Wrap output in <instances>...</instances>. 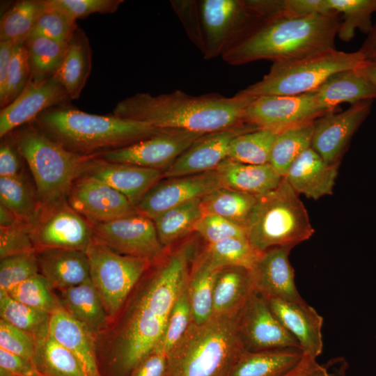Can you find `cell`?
I'll use <instances>...</instances> for the list:
<instances>
[{
	"mask_svg": "<svg viewBox=\"0 0 376 376\" xmlns=\"http://www.w3.org/2000/svg\"><path fill=\"white\" fill-rule=\"evenodd\" d=\"M187 283L171 308L163 336L157 345L167 354L184 335L193 321Z\"/></svg>",
	"mask_w": 376,
	"mask_h": 376,
	"instance_id": "47",
	"label": "cell"
},
{
	"mask_svg": "<svg viewBox=\"0 0 376 376\" xmlns=\"http://www.w3.org/2000/svg\"><path fill=\"white\" fill-rule=\"evenodd\" d=\"M29 224L36 252L49 249L85 251L94 240L91 224L67 201L40 205Z\"/></svg>",
	"mask_w": 376,
	"mask_h": 376,
	"instance_id": "11",
	"label": "cell"
},
{
	"mask_svg": "<svg viewBox=\"0 0 376 376\" xmlns=\"http://www.w3.org/2000/svg\"><path fill=\"white\" fill-rule=\"evenodd\" d=\"M0 203L18 219L28 223L40 206L36 189L24 173L15 177H0Z\"/></svg>",
	"mask_w": 376,
	"mask_h": 376,
	"instance_id": "40",
	"label": "cell"
},
{
	"mask_svg": "<svg viewBox=\"0 0 376 376\" xmlns=\"http://www.w3.org/2000/svg\"><path fill=\"white\" fill-rule=\"evenodd\" d=\"M0 145V177H15L24 173L19 152L10 134L3 137Z\"/></svg>",
	"mask_w": 376,
	"mask_h": 376,
	"instance_id": "56",
	"label": "cell"
},
{
	"mask_svg": "<svg viewBox=\"0 0 376 376\" xmlns=\"http://www.w3.org/2000/svg\"><path fill=\"white\" fill-rule=\"evenodd\" d=\"M47 3V8L38 18L31 34L68 43L78 28L76 20L52 6L48 0Z\"/></svg>",
	"mask_w": 376,
	"mask_h": 376,
	"instance_id": "48",
	"label": "cell"
},
{
	"mask_svg": "<svg viewBox=\"0 0 376 376\" xmlns=\"http://www.w3.org/2000/svg\"><path fill=\"white\" fill-rule=\"evenodd\" d=\"M314 123L294 126L279 132L272 146L269 163L285 177L297 158L311 147Z\"/></svg>",
	"mask_w": 376,
	"mask_h": 376,
	"instance_id": "37",
	"label": "cell"
},
{
	"mask_svg": "<svg viewBox=\"0 0 376 376\" xmlns=\"http://www.w3.org/2000/svg\"><path fill=\"white\" fill-rule=\"evenodd\" d=\"M203 133L163 129L158 134L132 145L100 154L110 162L127 164L164 171Z\"/></svg>",
	"mask_w": 376,
	"mask_h": 376,
	"instance_id": "13",
	"label": "cell"
},
{
	"mask_svg": "<svg viewBox=\"0 0 376 376\" xmlns=\"http://www.w3.org/2000/svg\"><path fill=\"white\" fill-rule=\"evenodd\" d=\"M373 102L360 101L342 112H329L316 119L311 148L327 163L340 162L352 136L370 113Z\"/></svg>",
	"mask_w": 376,
	"mask_h": 376,
	"instance_id": "18",
	"label": "cell"
},
{
	"mask_svg": "<svg viewBox=\"0 0 376 376\" xmlns=\"http://www.w3.org/2000/svg\"><path fill=\"white\" fill-rule=\"evenodd\" d=\"M313 91L318 106L327 113L344 102L376 99V89L357 68L332 75Z\"/></svg>",
	"mask_w": 376,
	"mask_h": 376,
	"instance_id": "29",
	"label": "cell"
},
{
	"mask_svg": "<svg viewBox=\"0 0 376 376\" xmlns=\"http://www.w3.org/2000/svg\"><path fill=\"white\" fill-rule=\"evenodd\" d=\"M201 199L178 205L153 219L158 237L164 248L193 232L195 224L203 214Z\"/></svg>",
	"mask_w": 376,
	"mask_h": 376,
	"instance_id": "38",
	"label": "cell"
},
{
	"mask_svg": "<svg viewBox=\"0 0 376 376\" xmlns=\"http://www.w3.org/2000/svg\"><path fill=\"white\" fill-rule=\"evenodd\" d=\"M265 299L281 324L298 342L304 354L317 359L323 348V318L304 300Z\"/></svg>",
	"mask_w": 376,
	"mask_h": 376,
	"instance_id": "22",
	"label": "cell"
},
{
	"mask_svg": "<svg viewBox=\"0 0 376 376\" xmlns=\"http://www.w3.org/2000/svg\"><path fill=\"white\" fill-rule=\"evenodd\" d=\"M36 344L33 336L0 319V348L32 361Z\"/></svg>",
	"mask_w": 376,
	"mask_h": 376,
	"instance_id": "53",
	"label": "cell"
},
{
	"mask_svg": "<svg viewBox=\"0 0 376 376\" xmlns=\"http://www.w3.org/2000/svg\"><path fill=\"white\" fill-rule=\"evenodd\" d=\"M292 246H276L259 254L249 273L254 290L267 297L302 301L289 261Z\"/></svg>",
	"mask_w": 376,
	"mask_h": 376,
	"instance_id": "21",
	"label": "cell"
},
{
	"mask_svg": "<svg viewBox=\"0 0 376 376\" xmlns=\"http://www.w3.org/2000/svg\"><path fill=\"white\" fill-rule=\"evenodd\" d=\"M238 329L246 351L301 348L274 314L265 297L256 290L239 312Z\"/></svg>",
	"mask_w": 376,
	"mask_h": 376,
	"instance_id": "15",
	"label": "cell"
},
{
	"mask_svg": "<svg viewBox=\"0 0 376 376\" xmlns=\"http://www.w3.org/2000/svg\"><path fill=\"white\" fill-rule=\"evenodd\" d=\"M260 129L246 121L204 134L164 171V178L201 173L216 169L227 158L231 141L238 135Z\"/></svg>",
	"mask_w": 376,
	"mask_h": 376,
	"instance_id": "19",
	"label": "cell"
},
{
	"mask_svg": "<svg viewBox=\"0 0 376 376\" xmlns=\"http://www.w3.org/2000/svg\"><path fill=\"white\" fill-rule=\"evenodd\" d=\"M56 8L72 19H84L94 13H113L123 0H48Z\"/></svg>",
	"mask_w": 376,
	"mask_h": 376,
	"instance_id": "52",
	"label": "cell"
},
{
	"mask_svg": "<svg viewBox=\"0 0 376 376\" xmlns=\"http://www.w3.org/2000/svg\"><path fill=\"white\" fill-rule=\"evenodd\" d=\"M364 59H376V23L359 49Z\"/></svg>",
	"mask_w": 376,
	"mask_h": 376,
	"instance_id": "61",
	"label": "cell"
},
{
	"mask_svg": "<svg viewBox=\"0 0 376 376\" xmlns=\"http://www.w3.org/2000/svg\"><path fill=\"white\" fill-rule=\"evenodd\" d=\"M278 0H199L206 60L222 56L264 20L279 13Z\"/></svg>",
	"mask_w": 376,
	"mask_h": 376,
	"instance_id": "8",
	"label": "cell"
},
{
	"mask_svg": "<svg viewBox=\"0 0 376 376\" xmlns=\"http://www.w3.org/2000/svg\"><path fill=\"white\" fill-rule=\"evenodd\" d=\"M260 253L251 246L247 239L228 238L207 244L201 255L213 267H241L250 269Z\"/></svg>",
	"mask_w": 376,
	"mask_h": 376,
	"instance_id": "44",
	"label": "cell"
},
{
	"mask_svg": "<svg viewBox=\"0 0 376 376\" xmlns=\"http://www.w3.org/2000/svg\"><path fill=\"white\" fill-rule=\"evenodd\" d=\"M22 221L11 211L0 205V227H8Z\"/></svg>",
	"mask_w": 376,
	"mask_h": 376,
	"instance_id": "63",
	"label": "cell"
},
{
	"mask_svg": "<svg viewBox=\"0 0 376 376\" xmlns=\"http://www.w3.org/2000/svg\"><path fill=\"white\" fill-rule=\"evenodd\" d=\"M67 202L91 224L107 222L137 212L125 196L88 173L75 180Z\"/></svg>",
	"mask_w": 376,
	"mask_h": 376,
	"instance_id": "17",
	"label": "cell"
},
{
	"mask_svg": "<svg viewBox=\"0 0 376 376\" xmlns=\"http://www.w3.org/2000/svg\"><path fill=\"white\" fill-rule=\"evenodd\" d=\"M254 98L239 93L230 97L215 93L194 96L179 90L158 95L137 93L118 102L113 114L160 129L207 134L244 121Z\"/></svg>",
	"mask_w": 376,
	"mask_h": 376,
	"instance_id": "1",
	"label": "cell"
},
{
	"mask_svg": "<svg viewBox=\"0 0 376 376\" xmlns=\"http://www.w3.org/2000/svg\"><path fill=\"white\" fill-rule=\"evenodd\" d=\"M258 201V196L226 187L218 188L201 199L203 214L224 217L246 228Z\"/></svg>",
	"mask_w": 376,
	"mask_h": 376,
	"instance_id": "33",
	"label": "cell"
},
{
	"mask_svg": "<svg viewBox=\"0 0 376 376\" xmlns=\"http://www.w3.org/2000/svg\"><path fill=\"white\" fill-rule=\"evenodd\" d=\"M36 253L39 273L52 290H64L90 279V265L85 251L49 249Z\"/></svg>",
	"mask_w": 376,
	"mask_h": 376,
	"instance_id": "26",
	"label": "cell"
},
{
	"mask_svg": "<svg viewBox=\"0 0 376 376\" xmlns=\"http://www.w3.org/2000/svg\"><path fill=\"white\" fill-rule=\"evenodd\" d=\"M363 60L359 50L345 52L332 49L299 59L274 62L260 80L238 93L254 97L310 93L332 75L356 68Z\"/></svg>",
	"mask_w": 376,
	"mask_h": 376,
	"instance_id": "9",
	"label": "cell"
},
{
	"mask_svg": "<svg viewBox=\"0 0 376 376\" xmlns=\"http://www.w3.org/2000/svg\"><path fill=\"white\" fill-rule=\"evenodd\" d=\"M92 68V49L88 38L77 28L68 43L64 59L55 76L70 100L79 97Z\"/></svg>",
	"mask_w": 376,
	"mask_h": 376,
	"instance_id": "31",
	"label": "cell"
},
{
	"mask_svg": "<svg viewBox=\"0 0 376 376\" xmlns=\"http://www.w3.org/2000/svg\"><path fill=\"white\" fill-rule=\"evenodd\" d=\"M70 99L54 75L43 80L30 78L23 92L0 111V137L33 121L43 111L63 106Z\"/></svg>",
	"mask_w": 376,
	"mask_h": 376,
	"instance_id": "20",
	"label": "cell"
},
{
	"mask_svg": "<svg viewBox=\"0 0 376 376\" xmlns=\"http://www.w3.org/2000/svg\"><path fill=\"white\" fill-rule=\"evenodd\" d=\"M36 252L28 222L19 221L8 227H0V259Z\"/></svg>",
	"mask_w": 376,
	"mask_h": 376,
	"instance_id": "51",
	"label": "cell"
},
{
	"mask_svg": "<svg viewBox=\"0 0 376 376\" xmlns=\"http://www.w3.org/2000/svg\"><path fill=\"white\" fill-rule=\"evenodd\" d=\"M90 279L111 320L152 262L119 253L96 240L85 250Z\"/></svg>",
	"mask_w": 376,
	"mask_h": 376,
	"instance_id": "10",
	"label": "cell"
},
{
	"mask_svg": "<svg viewBox=\"0 0 376 376\" xmlns=\"http://www.w3.org/2000/svg\"><path fill=\"white\" fill-rule=\"evenodd\" d=\"M193 231L207 244L228 238L246 239L245 228L224 217L212 214H203L195 224Z\"/></svg>",
	"mask_w": 376,
	"mask_h": 376,
	"instance_id": "50",
	"label": "cell"
},
{
	"mask_svg": "<svg viewBox=\"0 0 376 376\" xmlns=\"http://www.w3.org/2000/svg\"><path fill=\"white\" fill-rule=\"evenodd\" d=\"M281 15L288 17L335 14L329 10L327 0H281Z\"/></svg>",
	"mask_w": 376,
	"mask_h": 376,
	"instance_id": "57",
	"label": "cell"
},
{
	"mask_svg": "<svg viewBox=\"0 0 376 376\" xmlns=\"http://www.w3.org/2000/svg\"><path fill=\"white\" fill-rule=\"evenodd\" d=\"M15 45L9 40H0V88L5 83Z\"/></svg>",
	"mask_w": 376,
	"mask_h": 376,
	"instance_id": "60",
	"label": "cell"
},
{
	"mask_svg": "<svg viewBox=\"0 0 376 376\" xmlns=\"http://www.w3.org/2000/svg\"><path fill=\"white\" fill-rule=\"evenodd\" d=\"M32 174L40 205L67 201L76 180L86 173L97 155L72 152L52 141L34 124L8 134Z\"/></svg>",
	"mask_w": 376,
	"mask_h": 376,
	"instance_id": "6",
	"label": "cell"
},
{
	"mask_svg": "<svg viewBox=\"0 0 376 376\" xmlns=\"http://www.w3.org/2000/svg\"><path fill=\"white\" fill-rule=\"evenodd\" d=\"M0 316L37 341L48 335L50 313L19 302L3 290H0Z\"/></svg>",
	"mask_w": 376,
	"mask_h": 376,
	"instance_id": "42",
	"label": "cell"
},
{
	"mask_svg": "<svg viewBox=\"0 0 376 376\" xmlns=\"http://www.w3.org/2000/svg\"><path fill=\"white\" fill-rule=\"evenodd\" d=\"M167 353L157 345L133 369L129 376H165Z\"/></svg>",
	"mask_w": 376,
	"mask_h": 376,
	"instance_id": "58",
	"label": "cell"
},
{
	"mask_svg": "<svg viewBox=\"0 0 376 376\" xmlns=\"http://www.w3.org/2000/svg\"><path fill=\"white\" fill-rule=\"evenodd\" d=\"M39 273L36 252L18 254L1 259L0 290L12 288Z\"/></svg>",
	"mask_w": 376,
	"mask_h": 376,
	"instance_id": "49",
	"label": "cell"
},
{
	"mask_svg": "<svg viewBox=\"0 0 376 376\" xmlns=\"http://www.w3.org/2000/svg\"><path fill=\"white\" fill-rule=\"evenodd\" d=\"M222 187L260 196L275 189L283 177L269 164H249L225 159L216 169Z\"/></svg>",
	"mask_w": 376,
	"mask_h": 376,
	"instance_id": "27",
	"label": "cell"
},
{
	"mask_svg": "<svg viewBox=\"0 0 376 376\" xmlns=\"http://www.w3.org/2000/svg\"><path fill=\"white\" fill-rule=\"evenodd\" d=\"M339 165L327 163L311 147L292 164L285 178L297 194L318 200L333 194Z\"/></svg>",
	"mask_w": 376,
	"mask_h": 376,
	"instance_id": "25",
	"label": "cell"
},
{
	"mask_svg": "<svg viewBox=\"0 0 376 376\" xmlns=\"http://www.w3.org/2000/svg\"><path fill=\"white\" fill-rule=\"evenodd\" d=\"M0 368L14 376H44L31 360L0 348Z\"/></svg>",
	"mask_w": 376,
	"mask_h": 376,
	"instance_id": "59",
	"label": "cell"
},
{
	"mask_svg": "<svg viewBox=\"0 0 376 376\" xmlns=\"http://www.w3.org/2000/svg\"><path fill=\"white\" fill-rule=\"evenodd\" d=\"M331 11L340 16L341 23L337 36L349 42L355 31L368 34L373 24L371 15L376 11V0H327Z\"/></svg>",
	"mask_w": 376,
	"mask_h": 376,
	"instance_id": "43",
	"label": "cell"
},
{
	"mask_svg": "<svg viewBox=\"0 0 376 376\" xmlns=\"http://www.w3.org/2000/svg\"><path fill=\"white\" fill-rule=\"evenodd\" d=\"M33 122L52 141L81 155H97L121 148L163 130L113 114L88 113L65 105L43 111Z\"/></svg>",
	"mask_w": 376,
	"mask_h": 376,
	"instance_id": "4",
	"label": "cell"
},
{
	"mask_svg": "<svg viewBox=\"0 0 376 376\" xmlns=\"http://www.w3.org/2000/svg\"><path fill=\"white\" fill-rule=\"evenodd\" d=\"M245 230L258 253L276 246L294 247L315 232L304 203L285 177L275 189L258 196Z\"/></svg>",
	"mask_w": 376,
	"mask_h": 376,
	"instance_id": "7",
	"label": "cell"
},
{
	"mask_svg": "<svg viewBox=\"0 0 376 376\" xmlns=\"http://www.w3.org/2000/svg\"><path fill=\"white\" fill-rule=\"evenodd\" d=\"M340 23V16L336 13L272 17L221 58L231 65H240L260 60L288 61L336 49L335 40Z\"/></svg>",
	"mask_w": 376,
	"mask_h": 376,
	"instance_id": "2",
	"label": "cell"
},
{
	"mask_svg": "<svg viewBox=\"0 0 376 376\" xmlns=\"http://www.w3.org/2000/svg\"><path fill=\"white\" fill-rule=\"evenodd\" d=\"M91 225L94 239L119 253L152 263L164 253L153 220L138 212Z\"/></svg>",
	"mask_w": 376,
	"mask_h": 376,
	"instance_id": "12",
	"label": "cell"
},
{
	"mask_svg": "<svg viewBox=\"0 0 376 376\" xmlns=\"http://www.w3.org/2000/svg\"><path fill=\"white\" fill-rule=\"evenodd\" d=\"M52 290L47 281L38 273L7 292L19 302L51 314L59 303Z\"/></svg>",
	"mask_w": 376,
	"mask_h": 376,
	"instance_id": "45",
	"label": "cell"
},
{
	"mask_svg": "<svg viewBox=\"0 0 376 376\" xmlns=\"http://www.w3.org/2000/svg\"><path fill=\"white\" fill-rule=\"evenodd\" d=\"M47 6V0L15 2L1 18L0 40L24 44Z\"/></svg>",
	"mask_w": 376,
	"mask_h": 376,
	"instance_id": "36",
	"label": "cell"
},
{
	"mask_svg": "<svg viewBox=\"0 0 376 376\" xmlns=\"http://www.w3.org/2000/svg\"><path fill=\"white\" fill-rule=\"evenodd\" d=\"M125 196L135 207L145 194L164 178L159 169L107 162L97 156L86 173Z\"/></svg>",
	"mask_w": 376,
	"mask_h": 376,
	"instance_id": "23",
	"label": "cell"
},
{
	"mask_svg": "<svg viewBox=\"0 0 376 376\" xmlns=\"http://www.w3.org/2000/svg\"><path fill=\"white\" fill-rule=\"evenodd\" d=\"M327 113L318 106L312 91L297 95L256 97L246 109L244 120L259 128L281 132L313 122Z\"/></svg>",
	"mask_w": 376,
	"mask_h": 376,
	"instance_id": "14",
	"label": "cell"
},
{
	"mask_svg": "<svg viewBox=\"0 0 376 376\" xmlns=\"http://www.w3.org/2000/svg\"><path fill=\"white\" fill-rule=\"evenodd\" d=\"M347 368L343 358H336L322 365L317 359L304 354L300 363L282 376H347Z\"/></svg>",
	"mask_w": 376,
	"mask_h": 376,
	"instance_id": "55",
	"label": "cell"
},
{
	"mask_svg": "<svg viewBox=\"0 0 376 376\" xmlns=\"http://www.w3.org/2000/svg\"><path fill=\"white\" fill-rule=\"evenodd\" d=\"M303 357L299 347L245 350L229 376H282L294 369Z\"/></svg>",
	"mask_w": 376,
	"mask_h": 376,
	"instance_id": "30",
	"label": "cell"
},
{
	"mask_svg": "<svg viewBox=\"0 0 376 376\" xmlns=\"http://www.w3.org/2000/svg\"><path fill=\"white\" fill-rule=\"evenodd\" d=\"M32 361L44 376H87L77 357L49 335L37 341Z\"/></svg>",
	"mask_w": 376,
	"mask_h": 376,
	"instance_id": "35",
	"label": "cell"
},
{
	"mask_svg": "<svg viewBox=\"0 0 376 376\" xmlns=\"http://www.w3.org/2000/svg\"><path fill=\"white\" fill-rule=\"evenodd\" d=\"M218 269L200 254L196 258L187 283L193 322L201 324L213 315V292Z\"/></svg>",
	"mask_w": 376,
	"mask_h": 376,
	"instance_id": "34",
	"label": "cell"
},
{
	"mask_svg": "<svg viewBox=\"0 0 376 376\" xmlns=\"http://www.w3.org/2000/svg\"><path fill=\"white\" fill-rule=\"evenodd\" d=\"M249 270L241 267L218 269L213 292V315L238 313L254 291Z\"/></svg>",
	"mask_w": 376,
	"mask_h": 376,
	"instance_id": "32",
	"label": "cell"
},
{
	"mask_svg": "<svg viewBox=\"0 0 376 376\" xmlns=\"http://www.w3.org/2000/svg\"><path fill=\"white\" fill-rule=\"evenodd\" d=\"M59 291L58 299L63 308L97 339L108 330L110 319L91 279Z\"/></svg>",
	"mask_w": 376,
	"mask_h": 376,
	"instance_id": "28",
	"label": "cell"
},
{
	"mask_svg": "<svg viewBox=\"0 0 376 376\" xmlns=\"http://www.w3.org/2000/svg\"><path fill=\"white\" fill-rule=\"evenodd\" d=\"M170 4L182 23L188 38L201 52L203 36L199 1L171 0Z\"/></svg>",
	"mask_w": 376,
	"mask_h": 376,
	"instance_id": "54",
	"label": "cell"
},
{
	"mask_svg": "<svg viewBox=\"0 0 376 376\" xmlns=\"http://www.w3.org/2000/svg\"><path fill=\"white\" fill-rule=\"evenodd\" d=\"M357 69L376 89V59H364Z\"/></svg>",
	"mask_w": 376,
	"mask_h": 376,
	"instance_id": "62",
	"label": "cell"
},
{
	"mask_svg": "<svg viewBox=\"0 0 376 376\" xmlns=\"http://www.w3.org/2000/svg\"><path fill=\"white\" fill-rule=\"evenodd\" d=\"M220 187L222 186L216 169L162 178L145 194L136 209L138 212L153 220L173 207L203 198Z\"/></svg>",
	"mask_w": 376,
	"mask_h": 376,
	"instance_id": "16",
	"label": "cell"
},
{
	"mask_svg": "<svg viewBox=\"0 0 376 376\" xmlns=\"http://www.w3.org/2000/svg\"><path fill=\"white\" fill-rule=\"evenodd\" d=\"M239 312L213 315L201 324L192 321L167 354L165 376H229L245 351Z\"/></svg>",
	"mask_w": 376,
	"mask_h": 376,
	"instance_id": "5",
	"label": "cell"
},
{
	"mask_svg": "<svg viewBox=\"0 0 376 376\" xmlns=\"http://www.w3.org/2000/svg\"><path fill=\"white\" fill-rule=\"evenodd\" d=\"M279 132L260 128L240 134L231 141L227 158L249 164H267Z\"/></svg>",
	"mask_w": 376,
	"mask_h": 376,
	"instance_id": "41",
	"label": "cell"
},
{
	"mask_svg": "<svg viewBox=\"0 0 376 376\" xmlns=\"http://www.w3.org/2000/svg\"><path fill=\"white\" fill-rule=\"evenodd\" d=\"M179 295L169 280L155 274L149 276L111 342L109 361L116 375L129 376L159 343Z\"/></svg>",
	"mask_w": 376,
	"mask_h": 376,
	"instance_id": "3",
	"label": "cell"
},
{
	"mask_svg": "<svg viewBox=\"0 0 376 376\" xmlns=\"http://www.w3.org/2000/svg\"><path fill=\"white\" fill-rule=\"evenodd\" d=\"M24 45L31 79L43 80L56 74L64 59L68 43L30 34Z\"/></svg>",
	"mask_w": 376,
	"mask_h": 376,
	"instance_id": "39",
	"label": "cell"
},
{
	"mask_svg": "<svg viewBox=\"0 0 376 376\" xmlns=\"http://www.w3.org/2000/svg\"><path fill=\"white\" fill-rule=\"evenodd\" d=\"M48 335L77 357L87 376H102L97 362L96 337L72 318L60 301L50 314Z\"/></svg>",
	"mask_w": 376,
	"mask_h": 376,
	"instance_id": "24",
	"label": "cell"
},
{
	"mask_svg": "<svg viewBox=\"0 0 376 376\" xmlns=\"http://www.w3.org/2000/svg\"><path fill=\"white\" fill-rule=\"evenodd\" d=\"M31 78L24 44L15 45L5 83L0 88L1 109L11 104L23 92Z\"/></svg>",
	"mask_w": 376,
	"mask_h": 376,
	"instance_id": "46",
	"label": "cell"
}]
</instances>
